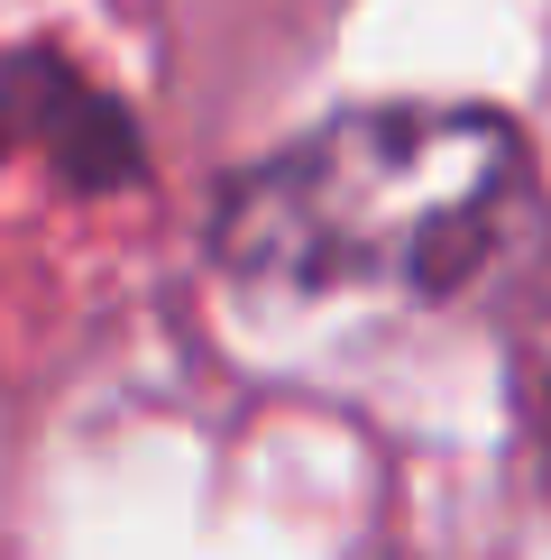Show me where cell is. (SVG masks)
Segmentation results:
<instances>
[{"label":"cell","mask_w":551,"mask_h":560,"mask_svg":"<svg viewBox=\"0 0 551 560\" xmlns=\"http://www.w3.org/2000/svg\"><path fill=\"white\" fill-rule=\"evenodd\" d=\"M542 248V175L505 110H340L258 156L212 212V258L285 294L469 303Z\"/></svg>","instance_id":"obj_1"},{"label":"cell","mask_w":551,"mask_h":560,"mask_svg":"<svg viewBox=\"0 0 551 560\" xmlns=\"http://www.w3.org/2000/svg\"><path fill=\"white\" fill-rule=\"evenodd\" d=\"M0 148H37L74 194H120L148 175V138L83 65L56 46H19L0 56Z\"/></svg>","instance_id":"obj_2"},{"label":"cell","mask_w":551,"mask_h":560,"mask_svg":"<svg viewBox=\"0 0 551 560\" xmlns=\"http://www.w3.org/2000/svg\"><path fill=\"white\" fill-rule=\"evenodd\" d=\"M0 156H10V148H0Z\"/></svg>","instance_id":"obj_3"}]
</instances>
